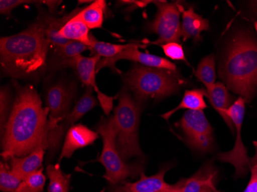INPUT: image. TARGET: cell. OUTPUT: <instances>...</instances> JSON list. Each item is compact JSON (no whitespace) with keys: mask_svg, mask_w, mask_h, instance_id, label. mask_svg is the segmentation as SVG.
Masks as SVG:
<instances>
[{"mask_svg":"<svg viewBox=\"0 0 257 192\" xmlns=\"http://www.w3.org/2000/svg\"><path fill=\"white\" fill-rule=\"evenodd\" d=\"M182 14L181 32L184 41L191 38L195 41L201 40L202 32L209 30V21L195 13L193 8H189L186 11L182 10Z\"/></svg>","mask_w":257,"mask_h":192,"instance_id":"obj_20","label":"cell"},{"mask_svg":"<svg viewBox=\"0 0 257 192\" xmlns=\"http://www.w3.org/2000/svg\"><path fill=\"white\" fill-rule=\"evenodd\" d=\"M206 89H207L206 98H208L215 110L223 118L232 134L234 133V125L226 113L229 107L234 103L233 102L234 97H232L229 94L227 88L222 82H216Z\"/></svg>","mask_w":257,"mask_h":192,"instance_id":"obj_18","label":"cell"},{"mask_svg":"<svg viewBox=\"0 0 257 192\" xmlns=\"http://www.w3.org/2000/svg\"><path fill=\"white\" fill-rule=\"evenodd\" d=\"M127 46L128 44H112V43L98 41L94 37L92 36L89 50L92 51V54L97 55L103 59H112L122 53Z\"/></svg>","mask_w":257,"mask_h":192,"instance_id":"obj_27","label":"cell"},{"mask_svg":"<svg viewBox=\"0 0 257 192\" xmlns=\"http://www.w3.org/2000/svg\"><path fill=\"white\" fill-rule=\"evenodd\" d=\"M80 10L81 9H79V10H75L71 14H69L61 19L54 18L50 16L42 18L43 27H44L45 36H46L50 47L53 48V50H56L63 47L69 43V40L60 37V30L72 17H74L80 11Z\"/></svg>","mask_w":257,"mask_h":192,"instance_id":"obj_19","label":"cell"},{"mask_svg":"<svg viewBox=\"0 0 257 192\" xmlns=\"http://www.w3.org/2000/svg\"><path fill=\"white\" fill-rule=\"evenodd\" d=\"M101 60L100 56L93 55L90 57L79 55L73 60V66L81 82L86 87L92 88L97 93L98 102L106 115H109L113 108V100L115 97H111L100 92L96 82L97 65Z\"/></svg>","mask_w":257,"mask_h":192,"instance_id":"obj_12","label":"cell"},{"mask_svg":"<svg viewBox=\"0 0 257 192\" xmlns=\"http://www.w3.org/2000/svg\"><path fill=\"white\" fill-rule=\"evenodd\" d=\"M144 46L132 43L128 44L125 50L117 56L112 59H101L97 65V73L102 68L109 67L115 73H120V71L115 67V63L119 60H130L138 63L139 65L147 66V67L155 68V69H167V70L177 72V67L174 63L170 62L165 58L150 54L148 53H143L139 50V48H145Z\"/></svg>","mask_w":257,"mask_h":192,"instance_id":"obj_11","label":"cell"},{"mask_svg":"<svg viewBox=\"0 0 257 192\" xmlns=\"http://www.w3.org/2000/svg\"><path fill=\"white\" fill-rule=\"evenodd\" d=\"M216 171L211 163H206L189 178L173 184V192H219L215 185Z\"/></svg>","mask_w":257,"mask_h":192,"instance_id":"obj_14","label":"cell"},{"mask_svg":"<svg viewBox=\"0 0 257 192\" xmlns=\"http://www.w3.org/2000/svg\"><path fill=\"white\" fill-rule=\"evenodd\" d=\"M125 86L138 101L162 99L177 93L184 83L178 71L135 65L123 77Z\"/></svg>","mask_w":257,"mask_h":192,"instance_id":"obj_4","label":"cell"},{"mask_svg":"<svg viewBox=\"0 0 257 192\" xmlns=\"http://www.w3.org/2000/svg\"><path fill=\"white\" fill-rule=\"evenodd\" d=\"M157 16L149 24L150 31L158 36L152 44L162 46L170 43H178L182 37L180 26V11L182 7L177 4L167 2H156Z\"/></svg>","mask_w":257,"mask_h":192,"instance_id":"obj_9","label":"cell"},{"mask_svg":"<svg viewBox=\"0 0 257 192\" xmlns=\"http://www.w3.org/2000/svg\"><path fill=\"white\" fill-rule=\"evenodd\" d=\"M21 182L22 180L12 172L7 163H0V190L3 192H14Z\"/></svg>","mask_w":257,"mask_h":192,"instance_id":"obj_29","label":"cell"},{"mask_svg":"<svg viewBox=\"0 0 257 192\" xmlns=\"http://www.w3.org/2000/svg\"><path fill=\"white\" fill-rule=\"evenodd\" d=\"M255 155L250 158L251 176L249 183L242 192H257V141H253Z\"/></svg>","mask_w":257,"mask_h":192,"instance_id":"obj_32","label":"cell"},{"mask_svg":"<svg viewBox=\"0 0 257 192\" xmlns=\"http://www.w3.org/2000/svg\"><path fill=\"white\" fill-rule=\"evenodd\" d=\"M252 3H253L254 5H255V7H257V1H256V2H252Z\"/></svg>","mask_w":257,"mask_h":192,"instance_id":"obj_35","label":"cell"},{"mask_svg":"<svg viewBox=\"0 0 257 192\" xmlns=\"http://www.w3.org/2000/svg\"><path fill=\"white\" fill-rule=\"evenodd\" d=\"M48 42L42 20L18 34L0 40V63L7 76L18 79L36 77L46 66Z\"/></svg>","mask_w":257,"mask_h":192,"instance_id":"obj_2","label":"cell"},{"mask_svg":"<svg viewBox=\"0 0 257 192\" xmlns=\"http://www.w3.org/2000/svg\"><path fill=\"white\" fill-rule=\"evenodd\" d=\"M93 89L87 87L84 95L78 101L73 107V110L66 115V118L57 124L54 128L49 131L48 149L51 153H56L60 148V142L68 130L73 127L82 117L84 116L88 112L99 105L98 101L92 94Z\"/></svg>","mask_w":257,"mask_h":192,"instance_id":"obj_10","label":"cell"},{"mask_svg":"<svg viewBox=\"0 0 257 192\" xmlns=\"http://www.w3.org/2000/svg\"><path fill=\"white\" fill-rule=\"evenodd\" d=\"M179 125L192 148L201 152H208L213 148V128L203 110L186 111Z\"/></svg>","mask_w":257,"mask_h":192,"instance_id":"obj_8","label":"cell"},{"mask_svg":"<svg viewBox=\"0 0 257 192\" xmlns=\"http://www.w3.org/2000/svg\"><path fill=\"white\" fill-rule=\"evenodd\" d=\"M77 14L63 26L60 32V37L69 41L79 42L89 47L92 35L89 34V27L77 17Z\"/></svg>","mask_w":257,"mask_h":192,"instance_id":"obj_22","label":"cell"},{"mask_svg":"<svg viewBox=\"0 0 257 192\" xmlns=\"http://www.w3.org/2000/svg\"><path fill=\"white\" fill-rule=\"evenodd\" d=\"M106 7V1L96 0L83 10H80L77 17L86 23L89 30L102 28Z\"/></svg>","mask_w":257,"mask_h":192,"instance_id":"obj_24","label":"cell"},{"mask_svg":"<svg viewBox=\"0 0 257 192\" xmlns=\"http://www.w3.org/2000/svg\"><path fill=\"white\" fill-rule=\"evenodd\" d=\"M254 27H255V30L257 33V22H255V24H254Z\"/></svg>","mask_w":257,"mask_h":192,"instance_id":"obj_34","label":"cell"},{"mask_svg":"<svg viewBox=\"0 0 257 192\" xmlns=\"http://www.w3.org/2000/svg\"><path fill=\"white\" fill-rule=\"evenodd\" d=\"M46 184V176L43 174V167L30 174L22 181L18 188L14 192H43Z\"/></svg>","mask_w":257,"mask_h":192,"instance_id":"obj_28","label":"cell"},{"mask_svg":"<svg viewBox=\"0 0 257 192\" xmlns=\"http://www.w3.org/2000/svg\"><path fill=\"white\" fill-rule=\"evenodd\" d=\"M99 137L97 131H92L82 124L73 125L66 132L59 161L71 158L76 150L92 145Z\"/></svg>","mask_w":257,"mask_h":192,"instance_id":"obj_15","label":"cell"},{"mask_svg":"<svg viewBox=\"0 0 257 192\" xmlns=\"http://www.w3.org/2000/svg\"><path fill=\"white\" fill-rule=\"evenodd\" d=\"M72 89L63 83L55 84L46 92V104L49 109V131L63 121L69 113L73 102Z\"/></svg>","mask_w":257,"mask_h":192,"instance_id":"obj_13","label":"cell"},{"mask_svg":"<svg viewBox=\"0 0 257 192\" xmlns=\"http://www.w3.org/2000/svg\"><path fill=\"white\" fill-rule=\"evenodd\" d=\"M46 174L50 180L48 192H69L71 174L63 172L60 164H49Z\"/></svg>","mask_w":257,"mask_h":192,"instance_id":"obj_25","label":"cell"},{"mask_svg":"<svg viewBox=\"0 0 257 192\" xmlns=\"http://www.w3.org/2000/svg\"><path fill=\"white\" fill-rule=\"evenodd\" d=\"M206 95H207V92L203 89L186 90L180 105H177L173 110L163 113L160 116L167 121L175 112L180 110V109L194 111L203 110L207 107L204 99V98L206 97Z\"/></svg>","mask_w":257,"mask_h":192,"instance_id":"obj_23","label":"cell"},{"mask_svg":"<svg viewBox=\"0 0 257 192\" xmlns=\"http://www.w3.org/2000/svg\"><path fill=\"white\" fill-rule=\"evenodd\" d=\"M221 77L227 89L246 102L257 91V42L246 33L235 35L226 50Z\"/></svg>","mask_w":257,"mask_h":192,"instance_id":"obj_3","label":"cell"},{"mask_svg":"<svg viewBox=\"0 0 257 192\" xmlns=\"http://www.w3.org/2000/svg\"><path fill=\"white\" fill-rule=\"evenodd\" d=\"M167 58L175 61L186 62L183 46L179 43H170L160 46Z\"/></svg>","mask_w":257,"mask_h":192,"instance_id":"obj_30","label":"cell"},{"mask_svg":"<svg viewBox=\"0 0 257 192\" xmlns=\"http://www.w3.org/2000/svg\"><path fill=\"white\" fill-rule=\"evenodd\" d=\"M141 109L128 92L119 95V103L114 109V128L116 134V145L124 161L134 157L142 158V150L139 141L138 129Z\"/></svg>","mask_w":257,"mask_h":192,"instance_id":"obj_5","label":"cell"},{"mask_svg":"<svg viewBox=\"0 0 257 192\" xmlns=\"http://www.w3.org/2000/svg\"><path fill=\"white\" fill-rule=\"evenodd\" d=\"M195 76L204 84L206 89L216 83V63L213 55L203 58L195 71Z\"/></svg>","mask_w":257,"mask_h":192,"instance_id":"obj_26","label":"cell"},{"mask_svg":"<svg viewBox=\"0 0 257 192\" xmlns=\"http://www.w3.org/2000/svg\"><path fill=\"white\" fill-rule=\"evenodd\" d=\"M0 103H1V131H4V127L8 119L9 111L12 103V95L10 90L7 88L1 89V95H0Z\"/></svg>","mask_w":257,"mask_h":192,"instance_id":"obj_31","label":"cell"},{"mask_svg":"<svg viewBox=\"0 0 257 192\" xmlns=\"http://www.w3.org/2000/svg\"><path fill=\"white\" fill-rule=\"evenodd\" d=\"M168 167H163L153 176H146L144 172L136 182L125 183L120 192H173V184L166 182L164 176Z\"/></svg>","mask_w":257,"mask_h":192,"instance_id":"obj_16","label":"cell"},{"mask_svg":"<svg viewBox=\"0 0 257 192\" xmlns=\"http://www.w3.org/2000/svg\"><path fill=\"white\" fill-rule=\"evenodd\" d=\"M49 112L33 86L18 88L3 131L4 159L25 157L41 145L48 148Z\"/></svg>","mask_w":257,"mask_h":192,"instance_id":"obj_1","label":"cell"},{"mask_svg":"<svg viewBox=\"0 0 257 192\" xmlns=\"http://www.w3.org/2000/svg\"><path fill=\"white\" fill-rule=\"evenodd\" d=\"M47 149L46 145H41L36 148L33 152L25 157H14L10 158V167L20 180H24L33 173L41 168L44 158L45 151Z\"/></svg>","mask_w":257,"mask_h":192,"instance_id":"obj_17","label":"cell"},{"mask_svg":"<svg viewBox=\"0 0 257 192\" xmlns=\"http://www.w3.org/2000/svg\"><path fill=\"white\" fill-rule=\"evenodd\" d=\"M89 50V46L76 41H69L63 47L54 50V56L52 57L50 66L53 69L72 67L73 60L76 56Z\"/></svg>","mask_w":257,"mask_h":192,"instance_id":"obj_21","label":"cell"},{"mask_svg":"<svg viewBox=\"0 0 257 192\" xmlns=\"http://www.w3.org/2000/svg\"><path fill=\"white\" fill-rule=\"evenodd\" d=\"M26 3L31 2L23 1V0H11V1L1 0L0 1V13L3 15L10 16L14 9L17 8L22 4H26Z\"/></svg>","mask_w":257,"mask_h":192,"instance_id":"obj_33","label":"cell"},{"mask_svg":"<svg viewBox=\"0 0 257 192\" xmlns=\"http://www.w3.org/2000/svg\"><path fill=\"white\" fill-rule=\"evenodd\" d=\"M96 131L102 138V151L97 161L106 168L104 177L112 184L124 182L128 177L141 174L143 167L140 164H128L122 159L116 145V134L112 117L102 119L96 127Z\"/></svg>","mask_w":257,"mask_h":192,"instance_id":"obj_6","label":"cell"},{"mask_svg":"<svg viewBox=\"0 0 257 192\" xmlns=\"http://www.w3.org/2000/svg\"><path fill=\"white\" fill-rule=\"evenodd\" d=\"M245 102L246 101L243 98L239 96L226 111V115L230 118L236 130V141L234 147L231 151L219 153L217 156V159L219 161L229 163L235 167L236 177L246 175L250 169V158L248 157L247 149L244 146L241 136L245 115Z\"/></svg>","mask_w":257,"mask_h":192,"instance_id":"obj_7","label":"cell"}]
</instances>
